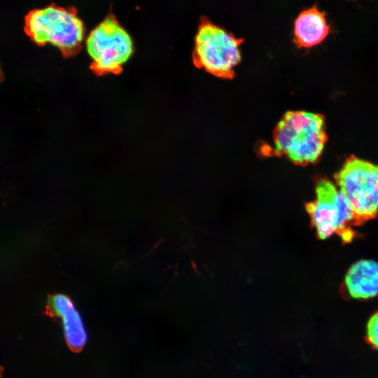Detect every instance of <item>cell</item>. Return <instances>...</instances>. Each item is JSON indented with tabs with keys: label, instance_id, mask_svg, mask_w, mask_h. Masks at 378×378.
Listing matches in <instances>:
<instances>
[{
	"label": "cell",
	"instance_id": "7a4b0ae2",
	"mask_svg": "<svg viewBox=\"0 0 378 378\" xmlns=\"http://www.w3.org/2000/svg\"><path fill=\"white\" fill-rule=\"evenodd\" d=\"M24 31L36 45L50 43L70 57L80 51L85 28L74 8L50 4L28 13Z\"/></svg>",
	"mask_w": 378,
	"mask_h": 378
},
{
	"label": "cell",
	"instance_id": "8992f818",
	"mask_svg": "<svg viewBox=\"0 0 378 378\" xmlns=\"http://www.w3.org/2000/svg\"><path fill=\"white\" fill-rule=\"evenodd\" d=\"M85 45L97 75L120 73L134 52L131 36L112 13L90 31Z\"/></svg>",
	"mask_w": 378,
	"mask_h": 378
},
{
	"label": "cell",
	"instance_id": "277c9868",
	"mask_svg": "<svg viewBox=\"0 0 378 378\" xmlns=\"http://www.w3.org/2000/svg\"><path fill=\"white\" fill-rule=\"evenodd\" d=\"M242 41L202 18L195 36L193 62L216 76L231 78L234 75V67L241 59L239 46Z\"/></svg>",
	"mask_w": 378,
	"mask_h": 378
},
{
	"label": "cell",
	"instance_id": "6da1fadb",
	"mask_svg": "<svg viewBox=\"0 0 378 378\" xmlns=\"http://www.w3.org/2000/svg\"><path fill=\"white\" fill-rule=\"evenodd\" d=\"M274 150L293 162L305 166L319 160L328 136L325 117L321 113L289 111L274 131Z\"/></svg>",
	"mask_w": 378,
	"mask_h": 378
},
{
	"label": "cell",
	"instance_id": "30bf717a",
	"mask_svg": "<svg viewBox=\"0 0 378 378\" xmlns=\"http://www.w3.org/2000/svg\"><path fill=\"white\" fill-rule=\"evenodd\" d=\"M366 339L372 347L378 350V312L373 314L367 323Z\"/></svg>",
	"mask_w": 378,
	"mask_h": 378
},
{
	"label": "cell",
	"instance_id": "ba28073f",
	"mask_svg": "<svg viewBox=\"0 0 378 378\" xmlns=\"http://www.w3.org/2000/svg\"><path fill=\"white\" fill-rule=\"evenodd\" d=\"M344 286L348 295L358 300H366L378 295V263L362 260L347 271Z\"/></svg>",
	"mask_w": 378,
	"mask_h": 378
},
{
	"label": "cell",
	"instance_id": "52a82bcc",
	"mask_svg": "<svg viewBox=\"0 0 378 378\" xmlns=\"http://www.w3.org/2000/svg\"><path fill=\"white\" fill-rule=\"evenodd\" d=\"M46 313L51 317L61 318L66 342L72 351H79L84 347L87 333L82 318L69 297L60 293L49 296Z\"/></svg>",
	"mask_w": 378,
	"mask_h": 378
},
{
	"label": "cell",
	"instance_id": "9c48e42d",
	"mask_svg": "<svg viewBox=\"0 0 378 378\" xmlns=\"http://www.w3.org/2000/svg\"><path fill=\"white\" fill-rule=\"evenodd\" d=\"M329 31L325 13L315 6L301 12L295 19L294 36L298 47L314 46L323 41Z\"/></svg>",
	"mask_w": 378,
	"mask_h": 378
},
{
	"label": "cell",
	"instance_id": "5b68a950",
	"mask_svg": "<svg viewBox=\"0 0 378 378\" xmlns=\"http://www.w3.org/2000/svg\"><path fill=\"white\" fill-rule=\"evenodd\" d=\"M335 179L353 209L357 225L378 214V164L351 155Z\"/></svg>",
	"mask_w": 378,
	"mask_h": 378
},
{
	"label": "cell",
	"instance_id": "3957f363",
	"mask_svg": "<svg viewBox=\"0 0 378 378\" xmlns=\"http://www.w3.org/2000/svg\"><path fill=\"white\" fill-rule=\"evenodd\" d=\"M316 198L306 204L312 225L320 239L333 234L344 242L351 241L357 225L353 209L343 193L328 178H321L315 186Z\"/></svg>",
	"mask_w": 378,
	"mask_h": 378
}]
</instances>
